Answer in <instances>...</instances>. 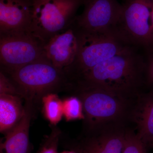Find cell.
Returning a JSON list of instances; mask_svg holds the SVG:
<instances>
[{
    "instance_id": "6da1fadb",
    "label": "cell",
    "mask_w": 153,
    "mask_h": 153,
    "mask_svg": "<svg viewBox=\"0 0 153 153\" xmlns=\"http://www.w3.org/2000/svg\"><path fill=\"white\" fill-rule=\"evenodd\" d=\"M139 49L129 47L86 71L72 84L98 86L137 98L146 82V60Z\"/></svg>"
},
{
    "instance_id": "7a4b0ae2",
    "label": "cell",
    "mask_w": 153,
    "mask_h": 153,
    "mask_svg": "<svg viewBox=\"0 0 153 153\" xmlns=\"http://www.w3.org/2000/svg\"><path fill=\"white\" fill-rule=\"evenodd\" d=\"M82 101L84 134L126 128L132 121L137 98L117 94L98 86L74 84L72 91Z\"/></svg>"
},
{
    "instance_id": "3957f363",
    "label": "cell",
    "mask_w": 153,
    "mask_h": 153,
    "mask_svg": "<svg viewBox=\"0 0 153 153\" xmlns=\"http://www.w3.org/2000/svg\"><path fill=\"white\" fill-rule=\"evenodd\" d=\"M4 73L14 82L23 99L32 101L36 107L48 94L72 90V84L64 70L55 67L45 57Z\"/></svg>"
},
{
    "instance_id": "277c9868",
    "label": "cell",
    "mask_w": 153,
    "mask_h": 153,
    "mask_svg": "<svg viewBox=\"0 0 153 153\" xmlns=\"http://www.w3.org/2000/svg\"><path fill=\"white\" fill-rule=\"evenodd\" d=\"M72 25L77 37L78 51L74 62L63 69L71 83L94 66L133 47L113 29L90 32Z\"/></svg>"
},
{
    "instance_id": "5b68a950",
    "label": "cell",
    "mask_w": 153,
    "mask_h": 153,
    "mask_svg": "<svg viewBox=\"0 0 153 153\" xmlns=\"http://www.w3.org/2000/svg\"><path fill=\"white\" fill-rule=\"evenodd\" d=\"M32 20L29 32L44 44L70 27L83 0H31Z\"/></svg>"
},
{
    "instance_id": "8992f818",
    "label": "cell",
    "mask_w": 153,
    "mask_h": 153,
    "mask_svg": "<svg viewBox=\"0 0 153 153\" xmlns=\"http://www.w3.org/2000/svg\"><path fill=\"white\" fill-rule=\"evenodd\" d=\"M114 30L133 47L149 49L153 45L152 11L153 0H126Z\"/></svg>"
},
{
    "instance_id": "52a82bcc",
    "label": "cell",
    "mask_w": 153,
    "mask_h": 153,
    "mask_svg": "<svg viewBox=\"0 0 153 153\" xmlns=\"http://www.w3.org/2000/svg\"><path fill=\"white\" fill-rule=\"evenodd\" d=\"M44 44L29 31L0 33L1 71L9 73L45 57Z\"/></svg>"
},
{
    "instance_id": "ba28073f",
    "label": "cell",
    "mask_w": 153,
    "mask_h": 153,
    "mask_svg": "<svg viewBox=\"0 0 153 153\" xmlns=\"http://www.w3.org/2000/svg\"><path fill=\"white\" fill-rule=\"evenodd\" d=\"M84 8L73 25L77 29L97 32L114 29L120 19L123 6L117 0H83Z\"/></svg>"
},
{
    "instance_id": "9c48e42d",
    "label": "cell",
    "mask_w": 153,
    "mask_h": 153,
    "mask_svg": "<svg viewBox=\"0 0 153 153\" xmlns=\"http://www.w3.org/2000/svg\"><path fill=\"white\" fill-rule=\"evenodd\" d=\"M126 128L108 129L84 134L67 148L75 153H122Z\"/></svg>"
},
{
    "instance_id": "30bf717a",
    "label": "cell",
    "mask_w": 153,
    "mask_h": 153,
    "mask_svg": "<svg viewBox=\"0 0 153 153\" xmlns=\"http://www.w3.org/2000/svg\"><path fill=\"white\" fill-rule=\"evenodd\" d=\"M45 57L57 68L63 69L74 62L78 41L73 25L50 38L44 45Z\"/></svg>"
},
{
    "instance_id": "8fae6325",
    "label": "cell",
    "mask_w": 153,
    "mask_h": 153,
    "mask_svg": "<svg viewBox=\"0 0 153 153\" xmlns=\"http://www.w3.org/2000/svg\"><path fill=\"white\" fill-rule=\"evenodd\" d=\"M31 0H0V33L29 31Z\"/></svg>"
},
{
    "instance_id": "7c38bea8",
    "label": "cell",
    "mask_w": 153,
    "mask_h": 153,
    "mask_svg": "<svg viewBox=\"0 0 153 153\" xmlns=\"http://www.w3.org/2000/svg\"><path fill=\"white\" fill-rule=\"evenodd\" d=\"M36 107L30 100H25V113L14 128L6 134L1 143V153H30L29 131Z\"/></svg>"
},
{
    "instance_id": "4fadbf2b",
    "label": "cell",
    "mask_w": 153,
    "mask_h": 153,
    "mask_svg": "<svg viewBox=\"0 0 153 153\" xmlns=\"http://www.w3.org/2000/svg\"><path fill=\"white\" fill-rule=\"evenodd\" d=\"M132 121L137 125V135L146 147L153 146V90L141 92L137 98Z\"/></svg>"
},
{
    "instance_id": "5bb4252c",
    "label": "cell",
    "mask_w": 153,
    "mask_h": 153,
    "mask_svg": "<svg viewBox=\"0 0 153 153\" xmlns=\"http://www.w3.org/2000/svg\"><path fill=\"white\" fill-rule=\"evenodd\" d=\"M22 98L18 96L0 94V132L5 135L14 128L25 113Z\"/></svg>"
},
{
    "instance_id": "9a60e30c",
    "label": "cell",
    "mask_w": 153,
    "mask_h": 153,
    "mask_svg": "<svg viewBox=\"0 0 153 153\" xmlns=\"http://www.w3.org/2000/svg\"><path fill=\"white\" fill-rule=\"evenodd\" d=\"M42 113L52 126H56L63 117V101L57 93H49L41 100Z\"/></svg>"
},
{
    "instance_id": "2e32d148",
    "label": "cell",
    "mask_w": 153,
    "mask_h": 153,
    "mask_svg": "<svg viewBox=\"0 0 153 153\" xmlns=\"http://www.w3.org/2000/svg\"><path fill=\"white\" fill-rule=\"evenodd\" d=\"M63 101V117L66 121L84 119L81 100L76 95L67 97Z\"/></svg>"
},
{
    "instance_id": "e0dca14e",
    "label": "cell",
    "mask_w": 153,
    "mask_h": 153,
    "mask_svg": "<svg viewBox=\"0 0 153 153\" xmlns=\"http://www.w3.org/2000/svg\"><path fill=\"white\" fill-rule=\"evenodd\" d=\"M146 149L137 134L127 128L122 153H147Z\"/></svg>"
},
{
    "instance_id": "ac0fdd59",
    "label": "cell",
    "mask_w": 153,
    "mask_h": 153,
    "mask_svg": "<svg viewBox=\"0 0 153 153\" xmlns=\"http://www.w3.org/2000/svg\"><path fill=\"white\" fill-rule=\"evenodd\" d=\"M61 134V131L58 128L52 126L51 133L45 138L37 153H58L57 147Z\"/></svg>"
},
{
    "instance_id": "d6986e66",
    "label": "cell",
    "mask_w": 153,
    "mask_h": 153,
    "mask_svg": "<svg viewBox=\"0 0 153 153\" xmlns=\"http://www.w3.org/2000/svg\"><path fill=\"white\" fill-rule=\"evenodd\" d=\"M0 94L18 96L23 99L22 93L10 77L0 72Z\"/></svg>"
},
{
    "instance_id": "ffe728a7",
    "label": "cell",
    "mask_w": 153,
    "mask_h": 153,
    "mask_svg": "<svg viewBox=\"0 0 153 153\" xmlns=\"http://www.w3.org/2000/svg\"><path fill=\"white\" fill-rule=\"evenodd\" d=\"M147 50L150 52L146 60V82L153 86V47Z\"/></svg>"
},
{
    "instance_id": "44dd1931",
    "label": "cell",
    "mask_w": 153,
    "mask_h": 153,
    "mask_svg": "<svg viewBox=\"0 0 153 153\" xmlns=\"http://www.w3.org/2000/svg\"><path fill=\"white\" fill-rule=\"evenodd\" d=\"M151 17H152V27L153 30V8L152 11V15H151Z\"/></svg>"
},
{
    "instance_id": "7402d4cb",
    "label": "cell",
    "mask_w": 153,
    "mask_h": 153,
    "mask_svg": "<svg viewBox=\"0 0 153 153\" xmlns=\"http://www.w3.org/2000/svg\"><path fill=\"white\" fill-rule=\"evenodd\" d=\"M60 153H75L74 152L71 150L69 151H64V152H62Z\"/></svg>"
},
{
    "instance_id": "603a6c76",
    "label": "cell",
    "mask_w": 153,
    "mask_h": 153,
    "mask_svg": "<svg viewBox=\"0 0 153 153\" xmlns=\"http://www.w3.org/2000/svg\"><path fill=\"white\" fill-rule=\"evenodd\" d=\"M152 47H153V46H152Z\"/></svg>"
},
{
    "instance_id": "cb8c5ba5",
    "label": "cell",
    "mask_w": 153,
    "mask_h": 153,
    "mask_svg": "<svg viewBox=\"0 0 153 153\" xmlns=\"http://www.w3.org/2000/svg\"></svg>"
}]
</instances>
